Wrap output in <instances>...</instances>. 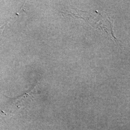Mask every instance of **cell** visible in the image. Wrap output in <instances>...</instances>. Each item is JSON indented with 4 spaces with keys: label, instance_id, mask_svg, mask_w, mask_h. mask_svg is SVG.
I'll return each instance as SVG.
<instances>
[{
    "label": "cell",
    "instance_id": "obj_1",
    "mask_svg": "<svg viewBox=\"0 0 130 130\" xmlns=\"http://www.w3.org/2000/svg\"><path fill=\"white\" fill-rule=\"evenodd\" d=\"M6 23L4 24L2 26H0V40L2 39L3 33L4 30V29H5V25Z\"/></svg>",
    "mask_w": 130,
    "mask_h": 130
}]
</instances>
